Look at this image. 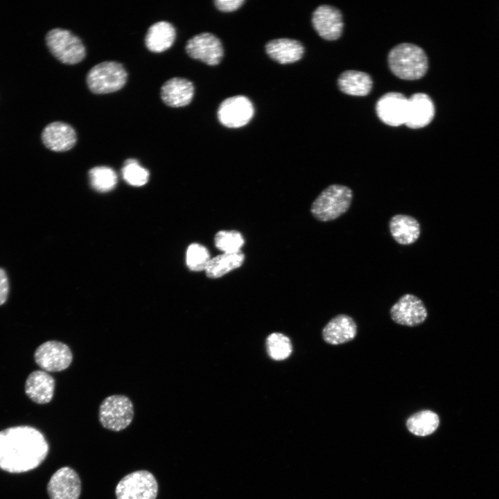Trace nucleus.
<instances>
[{"label":"nucleus","mask_w":499,"mask_h":499,"mask_svg":"<svg viewBox=\"0 0 499 499\" xmlns=\"http://www.w3.org/2000/svg\"><path fill=\"white\" fill-rule=\"evenodd\" d=\"M49 446L37 428L18 426L0 431V469L21 473L38 467L46 459Z\"/></svg>","instance_id":"nucleus-1"},{"label":"nucleus","mask_w":499,"mask_h":499,"mask_svg":"<svg viewBox=\"0 0 499 499\" xmlns=\"http://www.w3.org/2000/svg\"><path fill=\"white\" fill-rule=\"evenodd\" d=\"M392 72L404 80H417L428 69V58L423 50L413 44L403 43L394 47L388 55Z\"/></svg>","instance_id":"nucleus-2"},{"label":"nucleus","mask_w":499,"mask_h":499,"mask_svg":"<svg viewBox=\"0 0 499 499\" xmlns=\"http://www.w3.org/2000/svg\"><path fill=\"white\" fill-rule=\"evenodd\" d=\"M352 199L353 191L349 187L337 184H331L313 201L310 212L317 220L331 221L348 211Z\"/></svg>","instance_id":"nucleus-3"},{"label":"nucleus","mask_w":499,"mask_h":499,"mask_svg":"<svg viewBox=\"0 0 499 499\" xmlns=\"http://www.w3.org/2000/svg\"><path fill=\"white\" fill-rule=\"evenodd\" d=\"M128 73L123 64L116 61H103L92 67L87 74L89 89L95 94H107L121 89Z\"/></svg>","instance_id":"nucleus-4"},{"label":"nucleus","mask_w":499,"mask_h":499,"mask_svg":"<svg viewBox=\"0 0 499 499\" xmlns=\"http://www.w3.org/2000/svg\"><path fill=\"white\" fill-rule=\"evenodd\" d=\"M45 40L51 53L62 63L74 64L85 57L86 49L82 40L69 30L53 28L46 33Z\"/></svg>","instance_id":"nucleus-5"},{"label":"nucleus","mask_w":499,"mask_h":499,"mask_svg":"<svg viewBox=\"0 0 499 499\" xmlns=\"http://www.w3.org/2000/svg\"><path fill=\"white\" fill-rule=\"evenodd\" d=\"M134 417V407L130 399L122 394L106 397L99 406L98 418L103 428L119 432L126 428Z\"/></svg>","instance_id":"nucleus-6"},{"label":"nucleus","mask_w":499,"mask_h":499,"mask_svg":"<svg viewBox=\"0 0 499 499\" xmlns=\"http://www.w3.org/2000/svg\"><path fill=\"white\" fill-rule=\"evenodd\" d=\"M158 484L149 471L141 470L124 476L116 487V499H156Z\"/></svg>","instance_id":"nucleus-7"},{"label":"nucleus","mask_w":499,"mask_h":499,"mask_svg":"<svg viewBox=\"0 0 499 499\" xmlns=\"http://www.w3.org/2000/svg\"><path fill=\"white\" fill-rule=\"evenodd\" d=\"M37 365L45 371H61L69 367L73 360L72 352L66 344L49 340L40 344L35 351Z\"/></svg>","instance_id":"nucleus-8"},{"label":"nucleus","mask_w":499,"mask_h":499,"mask_svg":"<svg viewBox=\"0 0 499 499\" xmlns=\"http://www.w3.org/2000/svg\"><path fill=\"white\" fill-rule=\"evenodd\" d=\"M254 109L250 100L238 95L224 100L220 105L217 116L220 123L229 128H238L247 125L252 119Z\"/></svg>","instance_id":"nucleus-9"},{"label":"nucleus","mask_w":499,"mask_h":499,"mask_svg":"<svg viewBox=\"0 0 499 499\" xmlns=\"http://www.w3.org/2000/svg\"><path fill=\"white\" fill-rule=\"evenodd\" d=\"M185 49L191 58L211 66L219 64L223 56L221 42L210 33L194 35L187 41Z\"/></svg>","instance_id":"nucleus-10"},{"label":"nucleus","mask_w":499,"mask_h":499,"mask_svg":"<svg viewBox=\"0 0 499 499\" xmlns=\"http://www.w3.org/2000/svg\"><path fill=\"white\" fill-rule=\"evenodd\" d=\"M392 319L396 324L416 326L428 316L427 309L421 299L412 294H405L390 308Z\"/></svg>","instance_id":"nucleus-11"},{"label":"nucleus","mask_w":499,"mask_h":499,"mask_svg":"<svg viewBox=\"0 0 499 499\" xmlns=\"http://www.w3.org/2000/svg\"><path fill=\"white\" fill-rule=\"evenodd\" d=\"M50 499H78L81 493V480L75 470L64 466L57 470L47 484Z\"/></svg>","instance_id":"nucleus-12"},{"label":"nucleus","mask_w":499,"mask_h":499,"mask_svg":"<svg viewBox=\"0 0 499 499\" xmlns=\"http://www.w3.org/2000/svg\"><path fill=\"white\" fill-rule=\"evenodd\" d=\"M312 24L318 35L326 40H337L342 33L341 13L337 8L329 5L320 6L315 10Z\"/></svg>","instance_id":"nucleus-13"},{"label":"nucleus","mask_w":499,"mask_h":499,"mask_svg":"<svg viewBox=\"0 0 499 499\" xmlns=\"http://www.w3.org/2000/svg\"><path fill=\"white\" fill-rule=\"evenodd\" d=\"M408 98L398 92H389L377 102L376 110L378 118L390 126L405 124Z\"/></svg>","instance_id":"nucleus-14"},{"label":"nucleus","mask_w":499,"mask_h":499,"mask_svg":"<svg viewBox=\"0 0 499 499\" xmlns=\"http://www.w3.org/2000/svg\"><path fill=\"white\" fill-rule=\"evenodd\" d=\"M41 137L44 146L55 152L70 150L77 140L73 128L62 121H54L48 124L42 130Z\"/></svg>","instance_id":"nucleus-15"},{"label":"nucleus","mask_w":499,"mask_h":499,"mask_svg":"<svg viewBox=\"0 0 499 499\" xmlns=\"http://www.w3.org/2000/svg\"><path fill=\"white\" fill-rule=\"evenodd\" d=\"M435 115V107L430 98L417 93L408 98L405 124L410 128H421L428 125Z\"/></svg>","instance_id":"nucleus-16"},{"label":"nucleus","mask_w":499,"mask_h":499,"mask_svg":"<svg viewBox=\"0 0 499 499\" xmlns=\"http://www.w3.org/2000/svg\"><path fill=\"white\" fill-rule=\"evenodd\" d=\"M55 381L44 370L32 371L25 382V392L33 402L38 404L49 403L54 395Z\"/></svg>","instance_id":"nucleus-17"},{"label":"nucleus","mask_w":499,"mask_h":499,"mask_svg":"<svg viewBox=\"0 0 499 499\" xmlns=\"http://www.w3.org/2000/svg\"><path fill=\"white\" fill-rule=\"evenodd\" d=\"M357 334V325L353 319L344 314L333 317L322 329L323 340L333 345L342 344L353 340Z\"/></svg>","instance_id":"nucleus-18"},{"label":"nucleus","mask_w":499,"mask_h":499,"mask_svg":"<svg viewBox=\"0 0 499 499\" xmlns=\"http://www.w3.org/2000/svg\"><path fill=\"white\" fill-rule=\"evenodd\" d=\"M193 95L194 86L192 82L184 78H172L161 87V99L170 107L186 106L191 103Z\"/></svg>","instance_id":"nucleus-19"},{"label":"nucleus","mask_w":499,"mask_h":499,"mask_svg":"<svg viewBox=\"0 0 499 499\" xmlns=\"http://www.w3.org/2000/svg\"><path fill=\"white\" fill-rule=\"evenodd\" d=\"M267 54L279 64H286L299 60L304 52L301 42L289 38L270 40L265 45Z\"/></svg>","instance_id":"nucleus-20"},{"label":"nucleus","mask_w":499,"mask_h":499,"mask_svg":"<svg viewBox=\"0 0 499 499\" xmlns=\"http://www.w3.org/2000/svg\"><path fill=\"white\" fill-rule=\"evenodd\" d=\"M390 234L400 245H410L419 238L421 227L418 220L412 216L405 214H396L392 217L389 222Z\"/></svg>","instance_id":"nucleus-21"},{"label":"nucleus","mask_w":499,"mask_h":499,"mask_svg":"<svg viewBox=\"0 0 499 499\" xmlns=\"http://www.w3.org/2000/svg\"><path fill=\"white\" fill-rule=\"evenodd\" d=\"M175 37L174 26L168 21H159L148 28L145 37V44L150 51L159 53L169 49Z\"/></svg>","instance_id":"nucleus-22"},{"label":"nucleus","mask_w":499,"mask_h":499,"mask_svg":"<svg viewBox=\"0 0 499 499\" xmlns=\"http://www.w3.org/2000/svg\"><path fill=\"white\" fill-rule=\"evenodd\" d=\"M338 86L340 89L347 94L362 96L370 92L372 80L365 72L349 70L340 76Z\"/></svg>","instance_id":"nucleus-23"},{"label":"nucleus","mask_w":499,"mask_h":499,"mask_svg":"<svg viewBox=\"0 0 499 499\" xmlns=\"http://www.w3.org/2000/svg\"><path fill=\"white\" fill-rule=\"evenodd\" d=\"M245 256L241 252L236 253H223L211 259L205 270L207 277L216 279L221 277L242 265Z\"/></svg>","instance_id":"nucleus-24"},{"label":"nucleus","mask_w":499,"mask_h":499,"mask_svg":"<svg viewBox=\"0 0 499 499\" xmlns=\"http://www.w3.org/2000/svg\"><path fill=\"white\" fill-rule=\"evenodd\" d=\"M439 424L438 415L429 410H421L412 414L406 422L408 430L418 436L432 434L437 429Z\"/></svg>","instance_id":"nucleus-25"},{"label":"nucleus","mask_w":499,"mask_h":499,"mask_svg":"<svg viewBox=\"0 0 499 499\" xmlns=\"http://www.w3.org/2000/svg\"><path fill=\"white\" fill-rule=\"evenodd\" d=\"M92 188L100 193L108 192L116 185L117 175L114 170L107 166H96L89 171Z\"/></svg>","instance_id":"nucleus-26"},{"label":"nucleus","mask_w":499,"mask_h":499,"mask_svg":"<svg viewBox=\"0 0 499 499\" xmlns=\"http://www.w3.org/2000/svg\"><path fill=\"white\" fill-rule=\"evenodd\" d=\"M266 349L274 360H283L292 353V346L288 336L281 333H272L266 338Z\"/></svg>","instance_id":"nucleus-27"},{"label":"nucleus","mask_w":499,"mask_h":499,"mask_svg":"<svg viewBox=\"0 0 499 499\" xmlns=\"http://www.w3.org/2000/svg\"><path fill=\"white\" fill-rule=\"evenodd\" d=\"M244 242L241 234L235 230H221L214 237L216 247L224 253L240 252Z\"/></svg>","instance_id":"nucleus-28"},{"label":"nucleus","mask_w":499,"mask_h":499,"mask_svg":"<svg viewBox=\"0 0 499 499\" xmlns=\"http://www.w3.org/2000/svg\"><path fill=\"white\" fill-rule=\"evenodd\" d=\"M210 260L209 251L204 246L198 243H192L188 247L186 263L190 270L205 271Z\"/></svg>","instance_id":"nucleus-29"},{"label":"nucleus","mask_w":499,"mask_h":499,"mask_svg":"<svg viewBox=\"0 0 499 499\" xmlns=\"http://www.w3.org/2000/svg\"><path fill=\"white\" fill-rule=\"evenodd\" d=\"M122 175L127 183L134 186L144 185L149 179L148 170L134 159L125 160L122 168Z\"/></svg>","instance_id":"nucleus-30"},{"label":"nucleus","mask_w":499,"mask_h":499,"mask_svg":"<svg viewBox=\"0 0 499 499\" xmlns=\"http://www.w3.org/2000/svg\"><path fill=\"white\" fill-rule=\"evenodd\" d=\"M243 0H217L214 1L216 7L222 12H232L238 9L243 3Z\"/></svg>","instance_id":"nucleus-31"},{"label":"nucleus","mask_w":499,"mask_h":499,"mask_svg":"<svg viewBox=\"0 0 499 499\" xmlns=\"http://www.w3.org/2000/svg\"><path fill=\"white\" fill-rule=\"evenodd\" d=\"M9 294V281L6 271L0 268V306L7 300Z\"/></svg>","instance_id":"nucleus-32"}]
</instances>
